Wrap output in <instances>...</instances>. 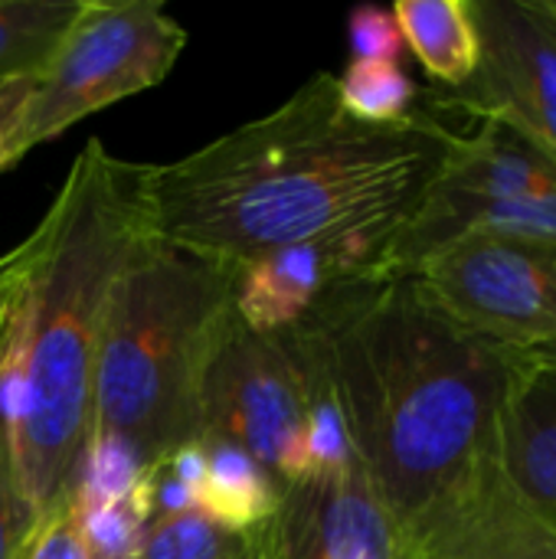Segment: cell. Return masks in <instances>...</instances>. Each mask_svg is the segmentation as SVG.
Instances as JSON below:
<instances>
[{
    "instance_id": "1",
    "label": "cell",
    "mask_w": 556,
    "mask_h": 559,
    "mask_svg": "<svg viewBox=\"0 0 556 559\" xmlns=\"http://www.w3.org/2000/svg\"><path fill=\"white\" fill-rule=\"evenodd\" d=\"M452 141L429 105L393 124L354 118L318 72L272 115L180 160L138 164V203L151 239L233 269L295 242L387 249Z\"/></svg>"
},
{
    "instance_id": "2",
    "label": "cell",
    "mask_w": 556,
    "mask_h": 559,
    "mask_svg": "<svg viewBox=\"0 0 556 559\" xmlns=\"http://www.w3.org/2000/svg\"><path fill=\"white\" fill-rule=\"evenodd\" d=\"M292 331L321 360L357 465L416 559L498 465L531 354L459 324L416 275L354 282Z\"/></svg>"
},
{
    "instance_id": "3",
    "label": "cell",
    "mask_w": 556,
    "mask_h": 559,
    "mask_svg": "<svg viewBox=\"0 0 556 559\" xmlns=\"http://www.w3.org/2000/svg\"><path fill=\"white\" fill-rule=\"evenodd\" d=\"M144 239L138 164L85 141L33 229V269L0 344V423L36 527L75 472L108 292Z\"/></svg>"
},
{
    "instance_id": "4",
    "label": "cell",
    "mask_w": 556,
    "mask_h": 559,
    "mask_svg": "<svg viewBox=\"0 0 556 559\" xmlns=\"http://www.w3.org/2000/svg\"><path fill=\"white\" fill-rule=\"evenodd\" d=\"M229 318L233 265L147 236L108 292L88 436L128 445L144 468L200 439L203 380Z\"/></svg>"
},
{
    "instance_id": "5",
    "label": "cell",
    "mask_w": 556,
    "mask_h": 559,
    "mask_svg": "<svg viewBox=\"0 0 556 559\" xmlns=\"http://www.w3.org/2000/svg\"><path fill=\"white\" fill-rule=\"evenodd\" d=\"M472 233L556 239V157L521 131L482 118L459 134L413 216L383 249V275H413Z\"/></svg>"
},
{
    "instance_id": "6",
    "label": "cell",
    "mask_w": 556,
    "mask_h": 559,
    "mask_svg": "<svg viewBox=\"0 0 556 559\" xmlns=\"http://www.w3.org/2000/svg\"><path fill=\"white\" fill-rule=\"evenodd\" d=\"M184 46V26L161 3L82 0L75 23L33 79L7 167L105 105L161 85Z\"/></svg>"
},
{
    "instance_id": "7",
    "label": "cell",
    "mask_w": 556,
    "mask_h": 559,
    "mask_svg": "<svg viewBox=\"0 0 556 559\" xmlns=\"http://www.w3.org/2000/svg\"><path fill=\"white\" fill-rule=\"evenodd\" d=\"M315 364L295 334H256L236 311L213 350L200 436L252 455L285 488L311 475Z\"/></svg>"
},
{
    "instance_id": "8",
    "label": "cell",
    "mask_w": 556,
    "mask_h": 559,
    "mask_svg": "<svg viewBox=\"0 0 556 559\" xmlns=\"http://www.w3.org/2000/svg\"><path fill=\"white\" fill-rule=\"evenodd\" d=\"M413 275L469 331L521 354H556V239L472 233Z\"/></svg>"
},
{
    "instance_id": "9",
    "label": "cell",
    "mask_w": 556,
    "mask_h": 559,
    "mask_svg": "<svg viewBox=\"0 0 556 559\" xmlns=\"http://www.w3.org/2000/svg\"><path fill=\"white\" fill-rule=\"evenodd\" d=\"M478 69L429 108H462L501 121L556 157V0H469Z\"/></svg>"
},
{
    "instance_id": "10",
    "label": "cell",
    "mask_w": 556,
    "mask_h": 559,
    "mask_svg": "<svg viewBox=\"0 0 556 559\" xmlns=\"http://www.w3.org/2000/svg\"><path fill=\"white\" fill-rule=\"evenodd\" d=\"M259 537L269 559H410L360 468L288 485Z\"/></svg>"
},
{
    "instance_id": "11",
    "label": "cell",
    "mask_w": 556,
    "mask_h": 559,
    "mask_svg": "<svg viewBox=\"0 0 556 559\" xmlns=\"http://www.w3.org/2000/svg\"><path fill=\"white\" fill-rule=\"evenodd\" d=\"M383 246L360 239L295 242L233 269V311L256 334H282L341 288L383 275Z\"/></svg>"
},
{
    "instance_id": "12",
    "label": "cell",
    "mask_w": 556,
    "mask_h": 559,
    "mask_svg": "<svg viewBox=\"0 0 556 559\" xmlns=\"http://www.w3.org/2000/svg\"><path fill=\"white\" fill-rule=\"evenodd\" d=\"M416 559H556V514L521 498L498 462Z\"/></svg>"
},
{
    "instance_id": "13",
    "label": "cell",
    "mask_w": 556,
    "mask_h": 559,
    "mask_svg": "<svg viewBox=\"0 0 556 559\" xmlns=\"http://www.w3.org/2000/svg\"><path fill=\"white\" fill-rule=\"evenodd\" d=\"M498 462L508 485L556 514V354H531L505 403Z\"/></svg>"
},
{
    "instance_id": "14",
    "label": "cell",
    "mask_w": 556,
    "mask_h": 559,
    "mask_svg": "<svg viewBox=\"0 0 556 559\" xmlns=\"http://www.w3.org/2000/svg\"><path fill=\"white\" fill-rule=\"evenodd\" d=\"M203 475L197 485V511L236 534H256L265 527L285 498V485L275 481L252 455L242 449L200 436Z\"/></svg>"
},
{
    "instance_id": "15",
    "label": "cell",
    "mask_w": 556,
    "mask_h": 559,
    "mask_svg": "<svg viewBox=\"0 0 556 559\" xmlns=\"http://www.w3.org/2000/svg\"><path fill=\"white\" fill-rule=\"evenodd\" d=\"M403 46L446 92L462 88L478 69V29L469 0H400L393 7Z\"/></svg>"
},
{
    "instance_id": "16",
    "label": "cell",
    "mask_w": 556,
    "mask_h": 559,
    "mask_svg": "<svg viewBox=\"0 0 556 559\" xmlns=\"http://www.w3.org/2000/svg\"><path fill=\"white\" fill-rule=\"evenodd\" d=\"M82 0H0V82L39 75Z\"/></svg>"
},
{
    "instance_id": "17",
    "label": "cell",
    "mask_w": 556,
    "mask_h": 559,
    "mask_svg": "<svg viewBox=\"0 0 556 559\" xmlns=\"http://www.w3.org/2000/svg\"><path fill=\"white\" fill-rule=\"evenodd\" d=\"M341 105L370 124H393L419 108V88L410 72L393 59H351V66L334 75Z\"/></svg>"
},
{
    "instance_id": "18",
    "label": "cell",
    "mask_w": 556,
    "mask_h": 559,
    "mask_svg": "<svg viewBox=\"0 0 556 559\" xmlns=\"http://www.w3.org/2000/svg\"><path fill=\"white\" fill-rule=\"evenodd\" d=\"M252 537V534H249ZM249 537L226 531L203 511L151 518L134 559H242Z\"/></svg>"
},
{
    "instance_id": "19",
    "label": "cell",
    "mask_w": 556,
    "mask_h": 559,
    "mask_svg": "<svg viewBox=\"0 0 556 559\" xmlns=\"http://www.w3.org/2000/svg\"><path fill=\"white\" fill-rule=\"evenodd\" d=\"M75 521H79V531L85 537V547H88L92 559H134L141 534L151 524L147 481H141L125 498L75 508Z\"/></svg>"
},
{
    "instance_id": "20",
    "label": "cell",
    "mask_w": 556,
    "mask_h": 559,
    "mask_svg": "<svg viewBox=\"0 0 556 559\" xmlns=\"http://www.w3.org/2000/svg\"><path fill=\"white\" fill-rule=\"evenodd\" d=\"M36 524L20 498L16 478H13V462H10V445L7 432L0 423V559H23L29 537Z\"/></svg>"
},
{
    "instance_id": "21",
    "label": "cell",
    "mask_w": 556,
    "mask_h": 559,
    "mask_svg": "<svg viewBox=\"0 0 556 559\" xmlns=\"http://www.w3.org/2000/svg\"><path fill=\"white\" fill-rule=\"evenodd\" d=\"M23 559H92L69 495H62L59 504L46 514V521H39Z\"/></svg>"
},
{
    "instance_id": "22",
    "label": "cell",
    "mask_w": 556,
    "mask_h": 559,
    "mask_svg": "<svg viewBox=\"0 0 556 559\" xmlns=\"http://www.w3.org/2000/svg\"><path fill=\"white\" fill-rule=\"evenodd\" d=\"M354 59H393L403 56V36L393 10L383 7H357L347 20Z\"/></svg>"
},
{
    "instance_id": "23",
    "label": "cell",
    "mask_w": 556,
    "mask_h": 559,
    "mask_svg": "<svg viewBox=\"0 0 556 559\" xmlns=\"http://www.w3.org/2000/svg\"><path fill=\"white\" fill-rule=\"evenodd\" d=\"M33 255H36V242H33V233L13 246L7 255H0V344H3V334H7V324H10V314L26 288V278H29V269H33Z\"/></svg>"
},
{
    "instance_id": "24",
    "label": "cell",
    "mask_w": 556,
    "mask_h": 559,
    "mask_svg": "<svg viewBox=\"0 0 556 559\" xmlns=\"http://www.w3.org/2000/svg\"><path fill=\"white\" fill-rule=\"evenodd\" d=\"M33 79H10V82H0V170L7 167V151H10V138L16 131V121L23 115V105L29 98V88H33Z\"/></svg>"
},
{
    "instance_id": "25",
    "label": "cell",
    "mask_w": 556,
    "mask_h": 559,
    "mask_svg": "<svg viewBox=\"0 0 556 559\" xmlns=\"http://www.w3.org/2000/svg\"><path fill=\"white\" fill-rule=\"evenodd\" d=\"M242 559H269L265 557V547H262V537H259V531L249 537V550H246V557Z\"/></svg>"
}]
</instances>
